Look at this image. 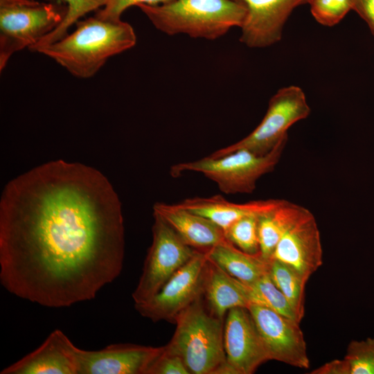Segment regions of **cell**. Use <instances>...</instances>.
<instances>
[{"mask_svg":"<svg viewBox=\"0 0 374 374\" xmlns=\"http://www.w3.org/2000/svg\"><path fill=\"white\" fill-rule=\"evenodd\" d=\"M163 346L114 344L98 350L79 349V374H147Z\"/></svg>","mask_w":374,"mask_h":374,"instance_id":"obj_13","label":"cell"},{"mask_svg":"<svg viewBox=\"0 0 374 374\" xmlns=\"http://www.w3.org/2000/svg\"><path fill=\"white\" fill-rule=\"evenodd\" d=\"M315 20L325 26L339 23L352 10L351 0H308Z\"/></svg>","mask_w":374,"mask_h":374,"instance_id":"obj_26","label":"cell"},{"mask_svg":"<svg viewBox=\"0 0 374 374\" xmlns=\"http://www.w3.org/2000/svg\"><path fill=\"white\" fill-rule=\"evenodd\" d=\"M224 374H252L262 364L270 360L247 308H234L227 312L224 322Z\"/></svg>","mask_w":374,"mask_h":374,"instance_id":"obj_10","label":"cell"},{"mask_svg":"<svg viewBox=\"0 0 374 374\" xmlns=\"http://www.w3.org/2000/svg\"><path fill=\"white\" fill-rule=\"evenodd\" d=\"M283 201V199H269L238 204L217 195L208 197L186 198L177 204L209 219L224 232L238 220L249 215H265L275 209Z\"/></svg>","mask_w":374,"mask_h":374,"instance_id":"obj_17","label":"cell"},{"mask_svg":"<svg viewBox=\"0 0 374 374\" xmlns=\"http://www.w3.org/2000/svg\"><path fill=\"white\" fill-rule=\"evenodd\" d=\"M287 139L286 137L281 140L264 155L240 149L221 157L208 156L195 161L175 164L170 168V175L177 177L186 171L196 172L213 181L225 194L252 193L258 179L275 168Z\"/></svg>","mask_w":374,"mask_h":374,"instance_id":"obj_5","label":"cell"},{"mask_svg":"<svg viewBox=\"0 0 374 374\" xmlns=\"http://www.w3.org/2000/svg\"><path fill=\"white\" fill-rule=\"evenodd\" d=\"M154 26L168 35L216 39L233 27H241L246 14L235 0H172L164 4L137 6Z\"/></svg>","mask_w":374,"mask_h":374,"instance_id":"obj_3","label":"cell"},{"mask_svg":"<svg viewBox=\"0 0 374 374\" xmlns=\"http://www.w3.org/2000/svg\"><path fill=\"white\" fill-rule=\"evenodd\" d=\"M247 308L270 360L300 368H309L310 362L300 322L262 305L251 304Z\"/></svg>","mask_w":374,"mask_h":374,"instance_id":"obj_11","label":"cell"},{"mask_svg":"<svg viewBox=\"0 0 374 374\" xmlns=\"http://www.w3.org/2000/svg\"><path fill=\"white\" fill-rule=\"evenodd\" d=\"M355 10L367 24L374 36V0H351Z\"/></svg>","mask_w":374,"mask_h":374,"instance_id":"obj_29","label":"cell"},{"mask_svg":"<svg viewBox=\"0 0 374 374\" xmlns=\"http://www.w3.org/2000/svg\"><path fill=\"white\" fill-rule=\"evenodd\" d=\"M47 2L64 5L67 13L62 22L49 35L29 48L32 52L37 48L60 40L68 34V30L87 14L102 8L107 0H44Z\"/></svg>","mask_w":374,"mask_h":374,"instance_id":"obj_23","label":"cell"},{"mask_svg":"<svg viewBox=\"0 0 374 374\" xmlns=\"http://www.w3.org/2000/svg\"><path fill=\"white\" fill-rule=\"evenodd\" d=\"M208 258L231 277L250 285L269 271L270 261L246 253L227 240L206 251Z\"/></svg>","mask_w":374,"mask_h":374,"instance_id":"obj_19","label":"cell"},{"mask_svg":"<svg viewBox=\"0 0 374 374\" xmlns=\"http://www.w3.org/2000/svg\"><path fill=\"white\" fill-rule=\"evenodd\" d=\"M269 275L301 321L305 314V286L307 282L295 269L276 260L270 261Z\"/></svg>","mask_w":374,"mask_h":374,"instance_id":"obj_21","label":"cell"},{"mask_svg":"<svg viewBox=\"0 0 374 374\" xmlns=\"http://www.w3.org/2000/svg\"><path fill=\"white\" fill-rule=\"evenodd\" d=\"M244 285L249 305L255 304L266 307L283 316L300 322L286 297L273 282L269 271L255 283Z\"/></svg>","mask_w":374,"mask_h":374,"instance_id":"obj_22","label":"cell"},{"mask_svg":"<svg viewBox=\"0 0 374 374\" xmlns=\"http://www.w3.org/2000/svg\"><path fill=\"white\" fill-rule=\"evenodd\" d=\"M205 251L197 250L190 260L178 269L151 299L134 304L139 313L153 322L175 323L176 317L203 294Z\"/></svg>","mask_w":374,"mask_h":374,"instance_id":"obj_9","label":"cell"},{"mask_svg":"<svg viewBox=\"0 0 374 374\" xmlns=\"http://www.w3.org/2000/svg\"><path fill=\"white\" fill-rule=\"evenodd\" d=\"M153 216L152 242L132 293L134 304L147 301L154 296L197 251L186 244L161 217L154 213Z\"/></svg>","mask_w":374,"mask_h":374,"instance_id":"obj_8","label":"cell"},{"mask_svg":"<svg viewBox=\"0 0 374 374\" xmlns=\"http://www.w3.org/2000/svg\"><path fill=\"white\" fill-rule=\"evenodd\" d=\"M310 114V108L301 88L294 85L283 87L270 98L265 115L249 134L216 150L209 157H221L240 149L264 155L288 137L287 131L291 126L306 118Z\"/></svg>","mask_w":374,"mask_h":374,"instance_id":"obj_7","label":"cell"},{"mask_svg":"<svg viewBox=\"0 0 374 374\" xmlns=\"http://www.w3.org/2000/svg\"><path fill=\"white\" fill-rule=\"evenodd\" d=\"M79 348L60 330H53L35 350L1 374H79Z\"/></svg>","mask_w":374,"mask_h":374,"instance_id":"obj_15","label":"cell"},{"mask_svg":"<svg viewBox=\"0 0 374 374\" xmlns=\"http://www.w3.org/2000/svg\"><path fill=\"white\" fill-rule=\"evenodd\" d=\"M259 217L258 215H249L235 222L224 231L226 240L246 253H260Z\"/></svg>","mask_w":374,"mask_h":374,"instance_id":"obj_24","label":"cell"},{"mask_svg":"<svg viewBox=\"0 0 374 374\" xmlns=\"http://www.w3.org/2000/svg\"><path fill=\"white\" fill-rule=\"evenodd\" d=\"M224 322L201 296L176 317L175 331L165 347L182 359L190 374H224Z\"/></svg>","mask_w":374,"mask_h":374,"instance_id":"obj_4","label":"cell"},{"mask_svg":"<svg viewBox=\"0 0 374 374\" xmlns=\"http://www.w3.org/2000/svg\"><path fill=\"white\" fill-rule=\"evenodd\" d=\"M153 213L161 217L186 244L196 250L206 251L226 240L224 231L211 220L177 204L156 203Z\"/></svg>","mask_w":374,"mask_h":374,"instance_id":"obj_16","label":"cell"},{"mask_svg":"<svg viewBox=\"0 0 374 374\" xmlns=\"http://www.w3.org/2000/svg\"><path fill=\"white\" fill-rule=\"evenodd\" d=\"M172 0H107L106 4L95 12V15L107 19H121L123 12L131 6L140 4L158 6Z\"/></svg>","mask_w":374,"mask_h":374,"instance_id":"obj_28","label":"cell"},{"mask_svg":"<svg viewBox=\"0 0 374 374\" xmlns=\"http://www.w3.org/2000/svg\"><path fill=\"white\" fill-rule=\"evenodd\" d=\"M202 296L208 310L223 320L230 309L247 308L249 305L244 284L227 274L208 258Z\"/></svg>","mask_w":374,"mask_h":374,"instance_id":"obj_18","label":"cell"},{"mask_svg":"<svg viewBox=\"0 0 374 374\" xmlns=\"http://www.w3.org/2000/svg\"><path fill=\"white\" fill-rule=\"evenodd\" d=\"M246 10L240 41L249 48H265L279 42L293 10L308 0H235Z\"/></svg>","mask_w":374,"mask_h":374,"instance_id":"obj_12","label":"cell"},{"mask_svg":"<svg viewBox=\"0 0 374 374\" xmlns=\"http://www.w3.org/2000/svg\"><path fill=\"white\" fill-rule=\"evenodd\" d=\"M147 374H190L182 359L163 346L161 354L151 364Z\"/></svg>","mask_w":374,"mask_h":374,"instance_id":"obj_27","label":"cell"},{"mask_svg":"<svg viewBox=\"0 0 374 374\" xmlns=\"http://www.w3.org/2000/svg\"><path fill=\"white\" fill-rule=\"evenodd\" d=\"M118 196L98 170L52 161L15 177L0 202V282L48 308L94 299L121 274Z\"/></svg>","mask_w":374,"mask_h":374,"instance_id":"obj_1","label":"cell"},{"mask_svg":"<svg viewBox=\"0 0 374 374\" xmlns=\"http://www.w3.org/2000/svg\"><path fill=\"white\" fill-rule=\"evenodd\" d=\"M75 30L59 41L35 49L79 78L93 76L111 57L132 48L136 36L132 26L121 19L94 15L79 20Z\"/></svg>","mask_w":374,"mask_h":374,"instance_id":"obj_2","label":"cell"},{"mask_svg":"<svg viewBox=\"0 0 374 374\" xmlns=\"http://www.w3.org/2000/svg\"><path fill=\"white\" fill-rule=\"evenodd\" d=\"M320 232L309 211L281 238L271 260L281 262L295 269L308 282L323 263Z\"/></svg>","mask_w":374,"mask_h":374,"instance_id":"obj_14","label":"cell"},{"mask_svg":"<svg viewBox=\"0 0 374 374\" xmlns=\"http://www.w3.org/2000/svg\"><path fill=\"white\" fill-rule=\"evenodd\" d=\"M67 13L64 5L35 0H0V71L11 56L53 32Z\"/></svg>","mask_w":374,"mask_h":374,"instance_id":"obj_6","label":"cell"},{"mask_svg":"<svg viewBox=\"0 0 374 374\" xmlns=\"http://www.w3.org/2000/svg\"><path fill=\"white\" fill-rule=\"evenodd\" d=\"M311 374H350L348 362L346 359H334L314 369Z\"/></svg>","mask_w":374,"mask_h":374,"instance_id":"obj_30","label":"cell"},{"mask_svg":"<svg viewBox=\"0 0 374 374\" xmlns=\"http://www.w3.org/2000/svg\"><path fill=\"white\" fill-rule=\"evenodd\" d=\"M344 359L348 362L350 374H374V337L351 341Z\"/></svg>","mask_w":374,"mask_h":374,"instance_id":"obj_25","label":"cell"},{"mask_svg":"<svg viewBox=\"0 0 374 374\" xmlns=\"http://www.w3.org/2000/svg\"><path fill=\"white\" fill-rule=\"evenodd\" d=\"M310 211L286 200L273 211L260 216L258 238L260 253L267 261L283 235Z\"/></svg>","mask_w":374,"mask_h":374,"instance_id":"obj_20","label":"cell"}]
</instances>
